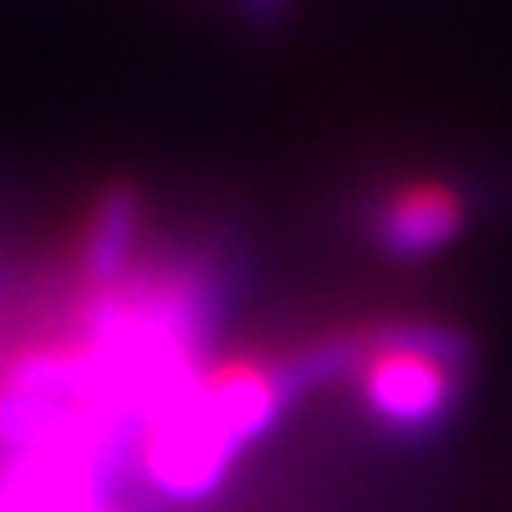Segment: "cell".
I'll use <instances>...</instances> for the list:
<instances>
[{"instance_id":"obj_1","label":"cell","mask_w":512,"mask_h":512,"mask_svg":"<svg viewBox=\"0 0 512 512\" xmlns=\"http://www.w3.org/2000/svg\"><path fill=\"white\" fill-rule=\"evenodd\" d=\"M468 346L445 324L355 328V387L373 423L396 436H432L459 409Z\"/></svg>"},{"instance_id":"obj_2","label":"cell","mask_w":512,"mask_h":512,"mask_svg":"<svg viewBox=\"0 0 512 512\" xmlns=\"http://www.w3.org/2000/svg\"><path fill=\"white\" fill-rule=\"evenodd\" d=\"M239 454V436L212 414L194 378L180 396H171L135 427L131 468H140L144 486L171 504H198L221 490Z\"/></svg>"},{"instance_id":"obj_3","label":"cell","mask_w":512,"mask_h":512,"mask_svg":"<svg viewBox=\"0 0 512 512\" xmlns=\"http://www.w3.org/2000/svg\"><path fill=\"white\" fill-rule=\"evenodd\" d=\"M113 477L77 454L23 450L0 459V512H122Z\"/></svg>"},{"instance_id":"obj_4","label":"cell","mask_w":512,"mask_h":512,"mask_svg":"<svg viewBox=\"0 0 512 512\" xmlns=\"http://www.w3.org/2000/svg\"><path fill=\"white\" fill-rule=\"evenodd\" d=\"M468 203L445 180H405L373 207V243L396 261H423V256L450 248L463 234Z\"/></svg>"},{"instance_id":"obj_5","label":"cell","mask_w":512,"mask_h":512,"mask_svg":"<svg viewBox=\"0 0 512 512\" xmlns=\"http://www.w3.org/2000/svg\"><path fill=\"white\" fill-rule=\"evenodd\" d=\"M135 239H140V198L126 185L104 189L77 243L81 288H113L117 279H126L135 261Z\"/></svg>"},{"instance_id":"obj_6","label":"cell","mask_w":512,"mask_h":512,"mask_svg":"<svg viewBox=\"0 0 512 512\" xmlns=\"http://www.w3.org/2000/svg\"><path fill=\"white\" fill-rule=\"evenodd\" d=\"M252 9H261V14H274V9H279V0H248Z\"/></svg>"}]
</instances>
